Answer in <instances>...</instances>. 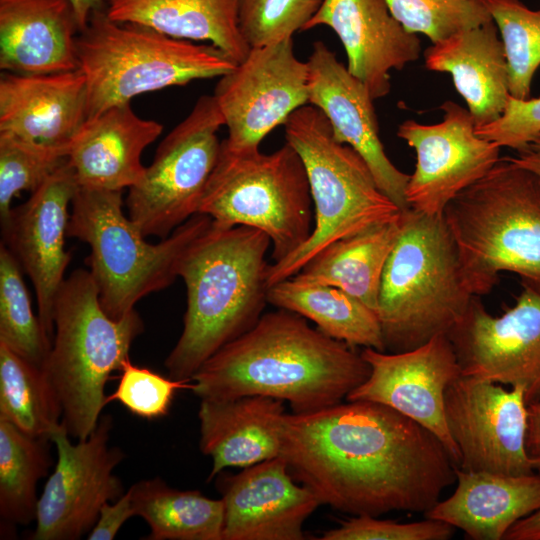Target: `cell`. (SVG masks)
<instances>
[{"label": "cell", "mask_w": 540, "mask_h": 540, "mask_svg": "<svg viewBox=\"0 0 540 540\" xmlns=\"http://www.w3.org/2000/svg\"><path fill=\"white\" fill-rule=\"evenodd\" d=\"M284 401L253 395L201 400L200 450L212 460L208 481L226 468H246L280 456Z\"/></svg>", "instance_id": "25"}, {"label": "cell", "mask_w": 540, "mask_h": 540, "mask_svg": "<svg viewBox=\"0 0 540 540\" xmlns=\"http://www.w3.org/2000/svg\"><path fill=\"white\" fill-rule=\"evenodd\" d=\"M391 14L409 32L432 44L492 21L482 0H385Z\"/></svg>", "instance_id": "37"}, {"label": "cell", "mask_w": 540, "mask_h": 540, "mask_svg": "<svg viewBox=\"0 0 540 540\" xmlns=\"http://www.w3.org/2000/svg\"><path fill=\"white\" fill-rule=\"evenodd\" d=\"M521 284L515 304L500 316L473 296L447 336L462 375L523 387L528 405L540 401V288Z\"/></svg>", "instance_id": "15"}, {"label": "cell", "mask_w": 540, "mask_h": 540, "mask_svg": "<svg viewBox=\"0 0 540 540\" xmlns=\"http://www.w3.org/2000/svg\"><path fill=\"white\" fill-rule=\"evenodd\" d=\"M77 17L80 31L83 30L89 20L91 13L95 10L105 8V0H70Z\"/></svg>", "instance_id": "46"}, {"label": "cell", "mask_w": 540, "mask_h": 540, "mask_svg": "<svg viewBox=\"0 0 540 540\" xmlns=\"http://www.w3.org/2000/svg\"><path fill=\"white\" fill-rule=\"evenodd\" d=\"M309 68L308 104L328 119L339 143L352 147L366 162L379 189L402 211L409 209L406 187L410 175L388 158L379 137L373 98L322 41L313 43Z\"/></svg>", "instance_id": "19"}, {"label": "cell", "mask_w": 540, "mask_h": 540, "mask_svg": "<svg viewBox=\"0 0 540 540\" xmlns=\"http://www.w3.org/2000/svg\"><path fill=\"white\" fill-rule=\"evenodd\" d=\"M539 2H540V0H539Z\"/></svg>", "instance_id": "47"}, {"label": "cell", "mask_w": 540, "mask_h": 540, "mask_svg": "<svg viewBox=\"0 0 540 540\" xmlns=\"http://www.w3.org/2000/svg\"><path fill=\"white\" fill-rule=\"evenodd\" d=\"M190 386V381L165 377L129 360L121 369L118 386L108 396V402L121 403L137 417L157 419L168 414L176 392Z\"/></svg>", "instance_id": "39"}, {"label": "cell", "mask_w": 540, "mask_h": 540, "mask_svg": "<svg viewBox=\"0 0 540 540\" xmlns=\"http://www.w3.org/2000/svg\"><path fill=\"white\" fill-rule=\"evenodd\" d=\"M22 273L14 256L1 243L0 343L42 369L52 341L32 310Z\"/></svg>", "instance_id": "34"}, {"label": "cell", "mask_w": 540, "mask_h": 540, "mask_svg": "<svg viewBox=\"0 0 540 540\" xmlns=\"http://www.w3.org/2000/svg\"><path fill=\"white\" fill-rule=\"evenodd\" d=\"M70 0H0V68L17 74L79 69Z\"/></svg>", "instance_id": "23"}, {"label": "cell", "mask_w": 540, "mask_h": 540, "mask_svg": "<svg viewBox=\"0 0 540 540\" xmlns=\"http://www.w3.org/2000/svg\"><path fill=\"white\" fill-rule=\"evenodd\" d=\"M105 12L115 22L208 41L236 63L251 49L239 28L237 0H105Z\"/></svg>", "instance_id": "28"}, {"label": "cell", "mask_w": 540, "mask_h": 540, "mask_svg": "<svg viewBox=\"0 0 540 540\" xmlns=\"http://www.w3.org/2000/svg\"><path fill=\"white\" fill-rule=\"evenodd\" d=\"M67 148L0 132V222L10 215L12 201L23 191L33 193L67 160Z\"/></svg>", "instance_id": "36"}, {"label": "cell", "mask_w": 540, "mask_h": 540, "mask_svg": "<svg viewBox=\"0 0 540 540\" xmlns=\"http://www.w3.org/2000/svg\"><path fill=\"white\" fill-rule=\"evenodd\" d=\"M144 330L140 315L108 316L89 270L76 269L61 285L54 305V335L42 366L61 409V425L78 440L95 429L109 403L105 385L130 360Z\"/></svg>", "instance_id": "5"}, {"label": "cell", "mask_w": 540, "mask_h": 540, "mask_svg": "<svg viewBox=\"0 0 540 540\" xmlns=\"http://www.w3.org/2000/svg\"><path fill=\"white\" fill-rule=\"evenodd\" d=\"M504 539L540 540V509L515 523L506 533Z\"/></svg>", "instance_id": "44"}, {"label": "cell", "mask_w": 540, "mask_h": 540, "mask_svg": "<svg viewBox=\"0 0 540 540\" xmlns=\"http://www.w3.org/2000/svg\"><path fill=\"white\" fill-rule=\"evenodd\" d=\"M217 476L224 504L223 540H301L305 521L321 505L295 481L281 456Z\"/></svg>", "instance_id": "20"}, {"label": "cell", "mask_w": 540, "mask_h": 540, "mask_svg": "<svg viewBox=\"0 0 540 540\" xmlns=\"http://www.w3.org/2000/svg\"><path fill=\"white\" fill-rule=\"evenodd\" d=\"M268 303L313 321L331 338L356 347L385 351L377 313L345 291L294 277L268 289Z\"/></svg>", "instance_id": "30"}, {"label": "cell", "mask_w": 540, "mask_h": 540, "mask_svg": "<svg viewBox=\"0 0 540 540\" xmlns=\"http://www.w3.org/2000/svg\"><path fill=\"white\" fill-rule=\"evenodd\" d=\"M440 109L439 123L406 120L397 130V136L416 152L415 170L405 193L408 208L429 216H442L453 198L501 159V147L476 134L468 109L451 100Z\"/></svg>", "instance_id": "16"}, {"label": "cell", "mask_w": 540, "mask_h": 540, "mask_svg": "<svg viewBox=\"0 0 540 540\" xmlns=\"http://www.w3.org/2000/svg\"><path fill=\"white\" fill-rule=\"evenodd\" d=\"M0 418L51 440L61 409L42 369L0 343Z\"/></svg>", "instance_id": "33"}, {"label": "cell", "mask_w": 540, "mask_h": 540, "mask_svg": "<svg viewBox=\"0 0 540 540\" xmlns=\"http://www.w3.org/2000/svg\"><path fill=\"white\" fill-rule=\"evenodd\" d=\"M312 202L303 161L288 142L264 154L259 149L234 151L221 141L199 213L221 228L247 226L264 232L276 263L310 237Z\"/></svg>", "instance_id": "10"}, {"label": "cell", "mask_w": 540, "mask_h": 540, "mask_svg": "<svg viewBox=\"0 0 540 540\" xmlns=\"http://www.w3.org/2000/svg\"><path fill=\"white\" fill-rule=\"evenodd\" d=\"M222 125L215 97L201 96L159 144L151 165L126 198L128 216L145 237L164 239L199 213L220 154L217 131Z\"/></svg>", "instance_id": "11"}, {"label": "cell", "mask_w": 540, "mask_h": 540, "mask_svg": "<svg viewBox=\"0 0 540 540\" xmlns=\"http://www.w3.org/2000/svg\"><path fill=\"white\" fill-rule=\"evenodd\" d=\"M162 130L159 122L136 115L130 103L113 106L87 119L68 152L78 185L122 191L134 186L146 169L141 162L142 153Z\"/></svg>", "instance_id": "24"}, {"label": "cell", "mask_w": 540, "mask_h": 540, "mask_svg": "<svg viewBox=\"0 0 540 540\" xmlns=\"http://www.w3.org/2000/svg\"><path fill=\"white\" fill-rule=\"evenodd\" d=\"M500 33L509 71L510 96L530 98L532 79L540 67V9L521 0H482Z\"/></svg>", "instance_id": "35"}, {"label": "cell", "mask_w": 540, "mask_h": 540, "mask_svg": "<svg viewBox=\"0 0 540 540\" xmlns=\"http://www.w3.org/2000/svg\"><path fill=\"white\" fill-rule=\"evenodd\" d=\"M453 494L425 517L459 528L474 540L504 539L519 520L540 509V472L504 475L455 467Z\"/></svg>", "instance_id": "26"}, {"label": "cell", "mask_w": 540, "mask_h": 540, "mask_svg": "<svg viewBox=\"0 0 540 540\" xmlns=\"http://www.w3.org/2000/svg\"><path fill=\"white\" fill-rule=\"evenodd\" d=\"M281 453L321 505L352 516L430 510L456 480L443 443L396 410L371 401L286 413Z\"/></svg>", "instance_id": "1"}, {"label": "cell", "mask_w": 540, "mask_h": 540, "mask_svg": "<svg viewBox=\"0 0 540 540\" xmlns=\"http://www.w3.org/2000/svg\"><path fill=\"white\" fill-rule=\"evenodd\" d=\"M67 236L87 243V265L103 310L118 320L145 296L170 286L178 277L189 246L212 223L193 215L168 237L152 244L123 212L122 190L78 187L71 204Z\"/></svg>", "instance_id": "7"}, {"label": "cell", "mask_w": 540, "mask_h": 540, "mask_svg": "<svg viewBox=\"0 0 540 540\" xmlns=\"http://www.w3.org/2000/svg\"><path fill=\"white\" fill-rule=\"evenodd\" d=\"M135 515L129 490L118 499L106 502L100 509L98 519L87 534L88 540H112L123 524Z\"/></svg>", "instance_id": "42"}, {"label": "cell", "mask_w": 540, "mask_h": 540, "mask_svg": "<svg viewBox=\"0 0 540 540\" xmlns=\"http://www.w3.org/2000/svg\"><path fill=\"white\" fill-rule=\"evenodd\" d=\"M443 219L473 296L487 295L500 273L540 288V180L501 158L446 206Z\"/></svg>", "instance_id": "4"}, {"label": "cell", "mask_w": 540, "mask_h": 540, "mask_svg": "<svg viewBox=\"0 0 540 540\" xmlns=\"http://www.w3.org/2000/svg\"><path fill=\"white\" fill-rule=\"evenodd\" d=\"M309 68L294 52L293 37L252 47L220 77L215 97L234 151L258 150L264 137L308 104Z\"/></svg>", "instance_id": "13"}, {"label": "cell", "mask_w": 540, "mask_h": 540, "mask_svg": "<svg viewBox=\"0 0 540 540\" xmlns=\"http://www.w3.org/2000/svg\"><path fill=\"white\" fill-rule=\"evenodd\" d=\"M80 69L51 74L5 72L0 78V132L69 150L87 120Z\"/></svg>", "instance_id": "22"}, {"label": "cell", "mask_w": 540, "mask_h": 540, "mask_svg": "<svg viewBox=\"0 0 540 540\" xmlns=\"http://www.w3.org/2000/svg\"><path fill=\"white\" fill-rule=\"evenodd\" d=\"M472 298L443 215L429 216L410 208L402 211L378 294L385 351L412 350L438 334H447Z\"/></svg>", "instance_id": "6"}, {"label": "cell", "mask_w": 540, "mask_h": 540, "mask_svg": "<svg viewBox=\"0 0 540 540\" xmlns=\"http://www.w3.org/2000/svg\"><path fill=\"white\" fill-rule=\"evenodd\" d=\"M400 224L401 213L391 221L339 239L320 250L293 277L337 287L377 313L383 269L397 240Z\"/></svg>", "instance_id": "29"}, {"label": "cell", "mask_w": 540, "mask_h": 540, "mask_svg": "<svg viewBox=\"0 0 540 540\" xmlns=\"http://www.w3.org/2000/svg\"><path fill=\"white\" fill-rule=\"evenodd\" d=\"M526 451L536 471H540V401L527 405Z\"/></svg>", "instance_id": "43"}, {"label": "cell", "mask_w": 540, "mask_h": 540, "mask_svg": "<svg viewBox=\"0 0 540 540\" xmlns=\"http://www.w3.org/2000/svg\"><path fill=\"white\" fill-rule=\"evenodd\" d=\"M77 58L87 83V119L140 94L221 77L238 64L213 44L115 22L105 8L93 11L80 31Z\"/></svg>", "instance_id": "8"}, {"label": "cell", "mask_w": 540, "mask_h": 540, "mask_svg": "<svg viewBox=\"0 0 540 540\" xmlns=\"http://www.w3.org/2000/svg\"><path fill=\"white\" fill-rule=\"evenodd\" d=\"M478 136L518 151L540 134V97H509L503 114L494 122L475 127Z\"/></svg>", "instance_id": "41"}, {"label": "cell", "mask_w": 540, "mask_h": 540, "mask_svg": "<svg viewBox=\"0 0 540 540\" xmlns=\"http://www.w3.org/2000/svg\"><path fill=\"white\" fill-rule=\"evenodd\" d=\"M508 158L516 165L532 172L540 180V134L529 144Z\"/></svg>", "instance_id": "45"}, {"label": "cell", "mask_w": 540, "mask_h": 540, "mask_svg": "<svg viewBox=\"0 0 540 540\" xmlns=\"http://www.w3.org/2000/svg\"><path fill=\"white\" fill-rule=\"evenodd\" d=\"M111 415H101L91 434L76 443L61 425L51 437L54 470L38 499L33 540H78L95 525L101 507L126 491L113 471L125 458L109 446Z\"/></svg>", "instance_id": "12"}, {"label": "cell", "mask_w": 540, "mask_h": 540, "mask_svg": "<svg viewBox=\"0 0 540 540\" xmlns=\"http://www.w3.org/2000/svg\"><path fill=\"white\" fill-rule=\"evenodd\" d=\"M135 515L150 528L147 540H223L224 504L197 490H179L159 477L129 489Z\"/></svg>", "instance_id": "31"}, {"label": "cell", "mask_w": 540, "mask_h": 540, "mask_svg": "<svg viewBox=\"0 0 540 540\" xmlns=\"http://www.w3.org/2000/svg\"><path fill=\"white\" fill-rule=\"evenodd\" d=\"M78 187L67 160L27 201L13 207L1 224V243L29 276L36 294L37 315L51 341L55 300L71 259L65 250V238L69 207Z\"/></svg>", "instance_id": "18"}, {"label": "cell", "mask_w": 540, "mask_h": 540, "mask_svg": "<svg viewBox=\"0 0 540 540\" xmlns=\"http://www.w3.org/2000/svg\"><path fill=\"white\" fill-rule=\"evenodd\" d=\"M270 245L258 229L212 222L186 250L178 269L187 296L183 330L164 363L171 378L191 381L206 360L262 316Z\"/></svg>", "instance_id": "3"}, {"label": "cell", "mask_w": 540, "mask_h": 540, "mask_svg": "<svg viewBox=\"0 0 540 540\" xmlns=\"http://www.w3.org/2000/svg\"><path fill=\"white\" fill-rule=\"evenodd\" d=\"M354 348L278 308L206 360L190 389L201 400L261 395L311 413L340 403L370 375Z\"/></svg>", "instance_id": "2"}, {"label": "cell", "mask_w": 540, "mask_h": 540, "mask_svg": "<svg viewBox=\"0 0 540 540\" xmlns=\"http://www.w3.org/2000/svg\"><path fill=\"white\" fill-rule=\"evenodd\" d=\"M453 527L443 521L427 518L419 522L399 523L375 516L358 515L326 531L323 540H446Z\"/></svg>", "instance_id": "40"}, {"label": "cell", "mask_w": 540, "mask_h": 540, "mask_svg": "<svg viewBox=\"0 0 540 540\" xmlns=\"http://www.w3.org/2000/svg\"><path fill=\"white\" fill-rule=\"evenodd\" d=\"M361 355L370 375L346 400L383 404L419 423L438 437L458 466L460 452L447 427L444 397L462 372L447 334L404 352L364 348Z\"/></svg>", "instance_id": "17"}, {"label": "cell", "mask_w": 540, "mask_h": 540, "mask_svg": "<svg viewBox=\"0 0 540 540\" xmlns=\"http://www.w3.org/2000/svg\"><path fill=\"white\" fill-rule=\"evenodd\" d=\"M325 25L343 44L347 69L373 100L391 89L390 71L418 60L420 39L391 14L385 0H324L304 30Z\"/></svg>", "instance_id": "21"}, {"label": "cell", "mask_w": 540, "mask_h": 540, "mask_svg": "<svg viewBox=\"0 0 540 540\" xmlns=\"http://www.w3.org/2000/svg\"><path fill=\"white\" fill-rule=\"evenodd\" d=\"M445 418L460 452L457 467L504 475L536 472L527 451L524 388L461 375L445 391Z\"/></svg>", "instance_id": "14"}, {"label": "cell", "mask_w": 540, "mask_h": 540, "mask_svg": "<svg viewBox=\"0 0 540 540\" xmlns=\"http://www.w3.org/2000/svg\"><path fill=\"white\" fill-rule=\"evenodd\" d=\"M241 34L248 45L264 46L303 31L324 0H237Z\"/></svg>", "instance_id": "38"}, {"label": "cell", "mask_w": 540, "mask_h": 540, "mask_svg": "<svg viewBox=\"0 0 540 540\" xmlns=\"http://www.w3.org/2000/svg\"><path fill=\"white\" fill-rule=\"evenodd\" d=\"M283 125L286 142L303 161L315 221L310 237L301 247L269 264V287L295 276L329 244L391 221L402 211L379 189L363 158L352 147L336 141L319 108L306 104Z\"/></svg>", "instance_id": "9"}, {"label": "cell", "mask_w": 540, "mask_h": 540, "mask_svg": "<svg viewBox=\"0 0 540 540\" xmlns=\"http://www.w3.org/2000/svg\"><path fill=\"white\" fill-rule=\"evenodd\" d=\"M48 438L29 435L0 418V516L9 525L35 521L37 484L48 475Z\"/></svg>", "instance_id": "32"}, {"label": "cell", "mask_w": 540, "mask_h": 540, "mask_svg": "<svg viewBox=\"0 0 540 540\" xmlns=\"http://www.w3.org/2000/svg\"><path fill=\"white\" fill-rule=\"evenodd\" d=\"M424 62L430 71L451 75L476 127L503 114L510 97L509 71L493 20L433 43L424 52Z\"/></svg>", "instance_id": "27"}]
</instances>
